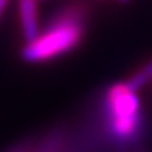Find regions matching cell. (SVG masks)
I'll return each mask as SVG.
<instances>
[{"label": "cell", "mask_w": 152, "mask_h": 152, "mask_svg": "<svg viewBox=\"0 0 152 152\" xmlns=\"http://www.w3.org/2000/svg\"><path fill=\"white\" fill-rule=\"evenodd\" d=\"M84 36V7L69 4L59 10L49 22L48 28L36 40L27 43L21 58L28 64L52 61L80 45Z\"/></svg>", "instance_id": "6da1fadb"}, {"label": "cell", "mask_w": 152, "mask_h": 152, "mask_svg": "<svg viewBox=\"0 0 152 152\" xmlns=\"http://www.w3.org/2000/svg\"><path fill=\"white\" fill-rule=\"evenodd\" d=\"M108 127L120 140H132L142 126V105L137 95L127 81L114 84L106 95Z\"/></svg>", "instance_id": "7a4b0ae2"}, {"label": "cell", "mask_w": 152, "mask_h": 152, "mask_svg": "<svg viewBox=\"0 0 152 152\" xmlns=\"http://www.w3.org/2000/svg\"><path fill=\"white\" fill-rule=\"evenodd\" d=\"M19 21L22 28V36L27 43H31L40 34L39 31V15H37V0H19Z\"/></svg>", "instance_id": "3957f363"}, {"label": "cell", "mask_w": 152, "mask_h": 152, "mask_svg": "<svg viewBox=\"0 0 152 152\" xmlns=\"http://www.w3.org/2000/svg\"><path fill=\"white\" fill-rule=\"evenodd\" d=\"M149 81H152V59L151 61H148L136 74H133L129 80H127V83L134 89V90H140L143 86H146Z\"/></svg>", "instance_id": "277c9868"}, {"label": "cell", "mask_w": 152, "mask_h": 152, "mask_svg": "<svg viewBox=\"0 0 152 152\" xmlns=\"http://www.w3.org/2000/svg\"><path fill=\"white\" fill-rule=\"evenodd\" d=\"M7 1H9V0H0V19H1V15H3L4 9H6V4H7Z\"/></svg>", "instance_id": "5b68a950"}, {"label": "cell", "mask_w": 152, "mask_h": 152, "mask_svg": "<svg viewBox=\"0 0 152 152\" xmlns=\"http://www.w3.org/2000/svg\"><path fill=\"white\" fill-rule=\"evenodd\" d=\"M117 1H118V3H129L130 0H117Z\"/></svg>", "instance_id": "8992f818"}]
</instances>
